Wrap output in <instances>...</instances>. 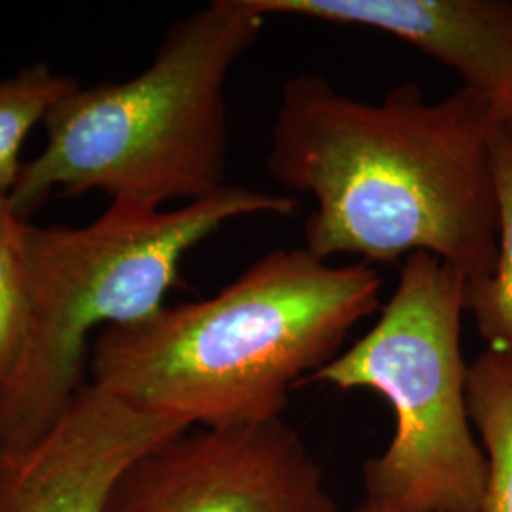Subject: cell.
I'll list each match as a JSON object with an SVG mask.
<instances>
[{"mask_svg": "<svg viewBox=\"0 0 512 512\" xmlns=\"http://www.w3.org/2000/svg\"><path fill=\"white\" fill-rule=\"evenodd\" d=\"M505 128L467 88L429 101L406 82L370 103L304 73L283 86L266 165L279 186L313 198V255L372 264L429 253L475 283L497 260L494 154Z\"/></svg>", "mask_w": 512, "mask_h": 512, "instance_id": "obj_1", "label": "cell"}, {"mask_svg": "<svg viewBox=\"0 0 512 512\" xmlns=\"http://www.w3.org/2000/svg\"><path fill=\"white\" fill-rule=\"evenodd\" d=\"M382 287L366 262L330 266L306 247L275 249L211 298L99 332L90 382L192 427L275 420L291 389L380 308Z\"/></svg>", "mask_w": 512, "mask_h": 512, "instance_id": "obj_2", "label": "cell"}, {"mask_svg": "<svg viewBox=\"0 0 512 512\" xmlns=\"http://www.w3.org/2000/svg\"><path fill=\"white\" fill-rule=\"evenodd\" d=\"M266 18L247 0H213L171 25L143 73L78 86L48 118L46 147L23 164L10 203L29 219L54 192H103L162 209L226 184V82Z\"/></svg>", "mask_w": 512, "mask_h": 512, "instance_id": "obj_3", "label": "cell"}, {"mask_svg": "<svg viewBox=\"0 0 512 512\" xmlns=\"http://www.w3.org/2000/svg\"><path fill=\"white\" fill-rule=\"evenodd\" d=\"M298 200L245 186L175 209L110 203L86 226L31 224L29 323L18 365L0 389V456L40 439L88 384L90 334L164 308L179 268L230 220L293 215Z\"/></svg>", "mask_w": 512, "mask_h": 512, "instance_id": "obj_4", "label": "cell"}, {"mask_svg": "<svg viewBox=\"0 0 512 512\" xmlns=\"http://www.w3.org/2000/svg\"><path fill=\"white\" fill-rule=\"evenodd\" d=\"M467 279L429 253L404 258L376 325L308 382L365 389L393 410L384 454L363 467L365 499L393 512H478L488 459L467 404L461 351Z\"/></svg>", "mask_w": 512, "mask_h": 512, "instance_id": "obj_5", "label": "cell"}, {"mask_svg": "<svg viewBox=\"0 0 512 512\" xmlns=\"http://www.w3.org/2000/svg\"><path fill=\"white\" fill-rule=\"evenodd\" d=\"M105 512H340L323 467L281 418L190 427L135 461Z\"/></svg>", "mask_w": 512, "mask_h": 512, "instance_id": "obj_6", "label": "cell"}, {"mask_svg": "<svg viewBox=\"0 0 512 512\" xmlns=\"http://www.w3.org/2000/svg\"><path fill=\"white\" fill-rule=\"evenodd\" d=\"M190 427L90 382L40 439L0 456V512H105L129 467Z\"/></svg>", "mask_w": 512, "mask_h": 512, "instance_id": "obj_7", "label": "cell"}, {"mask_svg": "<svg viewBox=\"0 0 512 512\" xmlns=\"http://www.w3.org/2000/svg\"><path fill=\"white\" fill-rule=\"evenodd\" d=\"M294 16L385 33L435 57L512 128L511 0H247Z\"/></svg>", "mask_w": 512, "mask_h": 512, "instance_id": "obj_8", "label": "cell"}, {"mask_svg": "<svg viewBox=\"0 0 512 512\" xmlns=\"http://www.w3.org/2000/svg\"><path fill=\"white\" fill-rule=\"evenodd\" d=\"M467 404L488 459L478 512H512V363L486 349L469 365Z\"/></svg>", "mask_w": 512, "mask_h": 512, "instance_id": "obj_9", "label": "cell"}, {"mask_svg": "<svg viewBox=\"0 0 512 512\" xmlns=\"http://www.w3.org/2000/svg\"><path fill=\"white\" fill-rule=\"evenodd\" d=\"M494 160L499 203L497 260L492 274L467 283L465 310L475 317L488 349L512 363V128L499 133Z\"/></svg>", "mask_w": 512, "mask_h": 512, "instance_id": "obj_10", "label": "cell"}, {"mask_svg": "<svg viewBox=\"0 0 512 512\" xmlns=\"http://www.w3.org/2000/svg\"><path fill=\"white\" fill-rule=\"evenodd\" d=\"M78 86L71 76L55 73L46 63L0 78V198H10L18 184L23 169L19 154L27 135Z\"/></svg>", "mask_w": 512, "mask_h": 512, "instance_id": "obj_11", "label": "cell"}, {"mask_svg": "<svg viewBox=\"0 0 512 512\" xmlns=\"http://www.w3.org/2000/svg\"><path fill=\"white\" fill-rule=\"evenodd\" d=\"M29 230V219L0 198V389L18 365L27 334Z\"/></svg>", "mask_w": 512, "mask_h": 512, "instance_id": "obj_12", "label": "cell"}, {"mask_svg": "<svg viewBox=\"0 0 512 512\" xmlns=\"http://www.w3.org/2000/svg\"><path fill=\"white\" fill-rule=\"evenodd\" d=\"M351 512H393L389 511V509H385V507H382V505H378V503H372V501H368V499H365L355 511Z\"/></svg>", "mask_w": 512, "mask_h": 512, "instance_id": "obj_13", "label": "cell"}]
</instances>
